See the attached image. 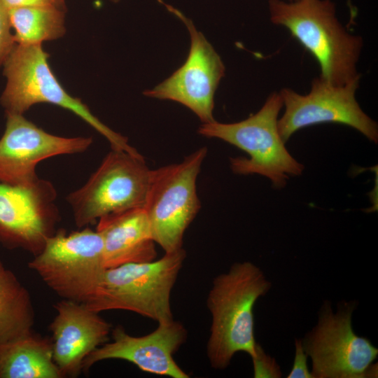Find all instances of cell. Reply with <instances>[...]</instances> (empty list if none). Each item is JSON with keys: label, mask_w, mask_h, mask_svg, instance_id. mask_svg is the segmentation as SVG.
I'll use <instances>...</instances> for the list:
<instances>
[{"label": "cell", "mask_w": 378, "mask_h": 378, "mask_svg": "<svg viewBox=\"0 0 378 378\" xmlns=\"http://www.w3.org/2000/svg\"><path fill=\"white\" fill-rule=\"evenodd\" d=\"M65 10L55 6L8 9L16 44H42L62 37L66 32Z\"/></svg>", "instance_id": "cell-19"}, {"label": "cell", "mask_w": 378, "mask_h": 378, "mask_svg": "<svg viewBox=\"0 0 378 378\" xmlns=\"http://www.w3.org/2000/svg\"><path fill=\"white\" fill-rule=\"evenodd\" d=\"M270 21L286 28L316 59L320 77L335 85L360 80L361 36L342 24L331 0H268Z\"/></svg>", "instance_id": "cell-1"}, {"label": "cell", "mask_w": 378, "mask_h": 378, "mask_svg": "<svg viewBox=\"0 0 378 378\" xmlns=\"http://www.w3.org/2000/svg\"><path fill=\"white\" fill-rule=\"evenodd\" d=\"M42 44H16L3 64L6 85L0 97L6 113L23 115L32 106L48 103L71 111L104 136L112 149L141 154L128 139L99 120L80 99L69 94L48 62Z\"/></svg>", "instance_id": "cell-3"}, {"label": "cell", "mask_w": 378, "mask_h": 378, "mask_svg": "<svg viewBox=\"0 0 378 378\" xmlns=\"http://www.w3.org/2000/svg\"><path fill=\"white\" fill-rule=\"evenodd\" d=\"M53 184L38 178L29 185L0 182V244L38 254L58 229Z\"/></svg>", "instance_id": "cell-11"}, {"label": "cell", "mask_w": 378, "mask_h": 378, "mask_svg": "<svg viewBox=\"0 0 378 378\" xmlns=\"http://www.w3.org/2000/svg\"><path fill=\"white\" fill-rule=\"evenodd\" d=\"M186 256L182 248L151 262L106 269L95 296L85 304L99 313L130 311L158 323L173 319L171 292Z\"/></svg>", "instance_id": "cell-5"}, {"label": "cell", "mask_w": 378, "mask_h": 378, "mask_svg": "<svg viewBox=\"0 0 378 378\" xmlns=\"http://www.w3.org/2000/svg\"><path fill=\"white\" fill-rule=\"evenodd\" d=\"M34 321L29 290L0 260V342L33 331Z\"/></svg>", "instance_id": "cell-18"}, {"label": "cell", "mask_w": 378, "mask_h": 378, "mask_svg": "<svg viewBox=\"0 0 378 378\" xmlns=\"http://www.w3.org/2000/svg\"><path fill=\"white\" fill-rule=\"evenodd\" d=\"M8 8L18 7H34L55 6L66 9L65 3L60 0H1Z\"/></svg>", "instance_id": "cell-23"}, {"label": "cell", "mask_w": 378, "mask_h": 378, "mask_svg": "<svg viewBox=\"0 0 378 378\" xmlns=\"http://www.w3.org/2000/svg\"><path fill=\"white\" fill-rule=\"evenodd\" d=\"M62 2L65 3V0H60Z\"/></svg>", "instance_id": "cell-25"}, {"label": "cell", "mask_w": 378, "mask_h": 378, "mask_svg": "<svg viewBox=\"0 0 378 378\" xmlns=\"http://www.w3.org/2000/svg\"><path fill=\"white\" fill-rule=\"evenodd\" d=\"M28 267L62 299L87 304L106 270L102 237L88 227L69 233L58 229Z\"/></svg>", "instance_id": "cell-6"}, {"label": "cell", "mask_w": 378, "mask_h": 378, "mask_svg": "<svg viewBox=\"0 0 378 378\" xmlns=\"http://www.w3.org/2000/svg\"><path fill=\"white\" fill-rule=\"evenodd\" d=\"M110 1L113 2V3H118L120 0H109Z\"/></svg>", "instance_id": "cell-24"}, {"label": "cell", "mask_w": 378, "mask_h": 378, "mask_svg": "<svg viewBox=\"0 0 378 378\" xmlns=\"http://www.w3.org/2000/svg\"><path fill=\"white\" fill-rule=\"evenodd\" d=\"M251 358L253 363L254 377H281L280 367L275 359L267 354L258 343L255 346V355Z\"/></svg>", "instance_id": "cell-20"}, {"label": "cell", "mask_w": 378, "mask_h": 378, "mask_svg": "<svg viewBox=\"0 0 378 378\" xmlns=\"http://www.w3.org/2000/svg\"><path fill=\"white\" fill-rule=\"evenodd\" d=\"M95 230L103 241L106 269L151 262L157 257L155 242L143 207L104 216L98 220Z\"/></svg>", "instance_id": "cell-16"}, {"label": "cell", "mask_w": 378, "mask_h": 378, "mask_svg": "<svg viewBox=\"0 0 378 378\" xmlns=\"http://www.w3.org/2000/svg\"><path fill=\"white\" fill-rule=\"evenodd\" d=\"M162 4L186 25L190 36V48L185 63L166 80L144 91V94L176 102L192 111L202 123L213 122L214 94L225 75V65L190 19L174 6Z\"/></svg>", "instance_id": "cell-12"}, {"label": "cell", "mask_w": 378, "mask_h": 378, "mask_svg": "<svg viewBox=\"0 0 378 378\" xmlns=\"http://www.w3.org/2000/svg\"><path fill=\"white\" fill-rule=\"evenodd\" d=\"M150 174L141 155L112 149L88 181L66 197L75 225L83 228L104 216L144 207Z\"/></svg>", "instance_id": "cell-9"}, {"label": "cell", "mask_w": 378, "mask_h": 378, "mask_svg": "<svg viewBox=\"0 0 378 378\" xmlns=\"http://www.w3.org/2000/svg\"><path fill=\"white\" fill-rule=\"evenodd\" d=\"M272 286L251 262L234 263L214 278L206 305L211 315L206 355L212 368L224 370L239 351L255 352L253 307Z\"/></svg>", "instance_id": "cell-2"}, {"label": "cell", "mask_w": 378, "mask_h": 378, "mask_svg": "<svg viewBox=\"0 0 378 378\" xmlns=\"http://www.w3.org/2000/svg\"><path fill=\"white\" fill-rule=\"evenodd\" d=\"M206 154L202 147L178 163L151 169L143 208L153 239L164 253L183 248L184 233L201 207L196 183Z\"/></svg>", "instance_id": "cell-7"}, {"label": "cell", "mask_w": 378, "mask_h": 378, "mask_svg": "<svg viewBox=\"0 0 378 378\" xmlns=\"http://www.w3.org/2000/svg\"><path fill=\"white\" fill-rule=\"evenodd\" d=\"M0 378H62L51 338L31 331L0 342Z\"/></svg>", "instance_id": "cell-17"}, {"label": "cell", "mask_w": 378, "mask_h": 378, "mask_svg": "<svg viewBox=\"0 0 378 378\" xmlns=\"http://www.w3.org/2000/svg\"><path fill=\"white\" fill-rule=\"evenodd\" d=\"M355 308V302H342L335 313L331 302H324L316 325L301 340L312 360L313 378L377 377V365L373 363L378 349L354 332L351 316Z\"/></svg>", "instance_id": "cell-8"}, {"label": "cell", "mask_w": 378, "mask_h": 378, "mask_svg": "<svg viewBox=\"0 0 378 378\" xmlns=\"http://www.w3.org/2000/svg\"><path fill=\"white\" fill-rule=\"evenodd\" d=\"M295 357L293 365L287 378H313L311 371L307 367V355L304 352L302 340L296 339L295 341Z\"/></svg>", "instance_id": "cell-22"}, {"label": "cell", "mask_w": 378, "mask_h": 378, "mask_svg": "<svg viewBox=\"0 0 378 378\" xmlns=\"http://www.w3.org/2000/svg\"><path fill=\"white\" fill-rule=\"evenodd\" d=\"M49 325L53 360L62 378L76 377L85 359L108 340L112 326L85 304L62 299Z\"/></svg>", "instance_id": "cell-15"}, {"label": "cell", "mask_w": 378, "mask_h": 378, "mask_svg": "<svg viewBox=\"0 0 378 378\" xmlns=\"http://www.w3.org/2000/svg\"><path fill=\"white\" fill-rule=\"evenodd\" d=\"M0 139V182L29 185L39 177L37 164L49 158L85 152L93 142L90 136L64 137L50 134L22 114L6 113Z\"/></svg>", "instance_id": "cell-13"}, {"label": "cell", "mask_w": 378, "mask_h": 378, "mask_svg": "<svg viewBox=\"0 0 378 378\" xmlns=\"http://www.w3.org/2000/svg\"><path fill=\"white\" fill-rule=\"evenodd\" d=\"M15 45L8 8L0 0V66L4 64Z\"/></svg>", "instance_id": "cell-21"}, {"label": "cell", "mask_w": 378, "mask_h": 378, "mask_svg": "<svg viewBox=\"0 0 378 378\" xmlns=\"http://www.w3.org/2000/svg\"><path fill=\"white\" fill-rule=\"evenodd\" d=\"M360 80L335 85L320 76L315 78L308 94H300L284 88L279 94L285 111L278 120V130L284 142L300 129L334 122L354 128L377 144V122L360 108L356 99Z\"/></svg>", "instance_id": "cell-10"}, {"label": "cell", "mask_w": 378, "mask_h": 378, "mask_svg": "<svg viewBox=\"0 0 378 378\" xmlns=\"http://www.w3.org/2000/svg\"><path fill=\"white\" fill-rule=\"evenodd\" d=\"M111 341L92 351L83 361L87 372L95 363L118 359L135 365L141 370L172 378H188L174 359V355L186 342L188 332L174 318L158 322L157 328L143 336H132L121 326L111 330Z\"/></svg>", "instance_id": "cell-14"}, {"label": "cell", "mask_w": 378, "mask_h": 378, "mask_svg": "<svg viewBox=\"0 0 378 378\" xmlns=\"http://www.w3.org/2000/svg\"><path fill=\"white\" fill-rule=\"evenodd\" d=\"M279 92H272L261 108L248 118L233 123L216 120L202 123L198 133L221 139L247 153L249 158L230 159L232 172L238 174H260L281 188L290 176L302 174L304 167L288 151L278 130V117L283 108Z\"/></svg>", "instance_id": "cell-4"}, {"label": "cell", "mask_w": 378, "mask_h": 378, "mask_svg": "<svg viewBox=\"0 0 378 378\" xmlns=\"http://www.w3.org/2000/svg\"><path fill=\"white\" fill-rule=\"evenodd\" d=\"M289 1H294V0H288Z\"/></svg>", "instance_id": "cell-26"}]
</instances>
